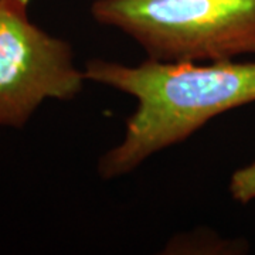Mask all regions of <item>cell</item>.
Segmentation results:
<instances>
[{
    "mask_svg": "<svg viewBox=\"0 0 255 255\" xmlns=\"http://www.w3.org/2000/svg\"><path fill=\"white\" fill-rule=\"evenodd\" d=\"M84 74L137 101L124 140L100 160L105 180L129 173L149 156L186 140L211 118L255 101V63L147 58L128 67L95 58L87 63Z\"/></svg>",
    "mask_w": 255,
    "mask_h": 255,
    "instance_id": "cell-1",
    "label": "cell"
},
{
    "mask_svg": "<svg viewBox=\"0 0 255 255\" xmlns=\"http://www.w3.org/2000/svg\"><path fill=\"white\" fill-rule=\"evenodd\" d=\"M91 13L132 37L156 61L255 54V0H95Z\"/></svg>",
    "mask_w": 255,
    "mask_h": 255,
    "instance_id": "cell-2",
    "label": "cell"
},
{
    "mask_svg": "<svg viewBox=\"0 0 255 255\" xmlns=\"http://www.w3.org/2000/svg\"><path fill=\"white\" fill-rule=\"evenodd\" d=\"M21 0H0V125L21 127L46 98L71 100L85 74L63 40L33 23Z\"/></svg>",
    "mask_w": 255,
    "mask_h": 255,
    "instance_id": "cell-3",
    "label": "cell"
},
{
    "mask_svg": "<svg viewBox=\"0 0 255 255\" xmlns=\"http://www.w3.org/2000/svg\"><path fill=\"white\" fill-rule=\"evenodd\" d=\"M230 193L233 199L241 204L255 200V162L240 169L231 176Z\"/></svg>",
    "mask_w": 255,
    "mask_h": 255,
    "instance_id": "cell-4",
    "label": "cell"
},
{
    "mask_svg": "<svg viewBox=\"0 0 255 255\" xmlns=\"http://www.w3.org/2000/svg\"><path fill=\"white\" fill-rule=\"evenodd\" d=\"M21 1H23V3H26V4L28 3V0H21Z\"/></svg>",
    "mask_w": 255,
    "mask_h": 255,
    "instance_id": "cell-5",
    "label": "cell"
}]
</instances>
